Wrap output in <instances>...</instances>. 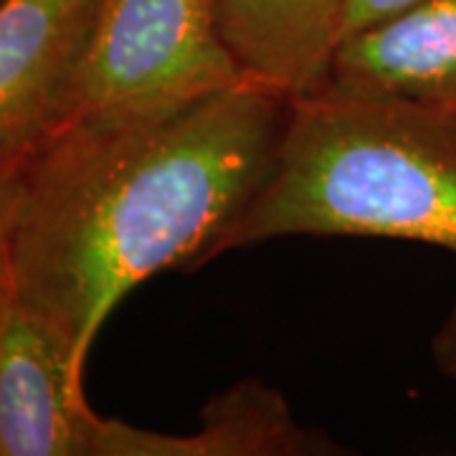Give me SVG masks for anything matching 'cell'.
I'll return each instance as SVG.
<instances>
[{
    "label": "cell",
    "instance_id": "obj_9",
    "mask_svg": "<svg viewBox=\"0 0 456 456\" xmlns=\"http://www.w3.org/2000/svg\"><path fill=\"white\" fill-rule=\"evenodd\" d=\"M41 140L26 142H0V272L8 254L11 231L16 224L18 208L26 191V178L31 167L33 152Z\"/></svg>",
    "mask_w": 456,
    "mask_h": 456
},
{
    "label": "cell",
    "instance_id": "obj_11",
    "mask_svg": "<svg viewBox=\"0 0 456 456\" xmlns=\"http://www.w3.org/2000/svg\"><path fill=\"white\" fill-rule=\"evenodd\" d=\"M431 355H434V362L439 365L441 373L456 378V294L452 310L444 317V322L431 340Z\"/></svg>",
    "mask_w": 456,
    "mask_h": 456
},
{
    "label": "cell",
    "instance_id": "obj_3",
    "mask_svg": "<svg viewBox=\"0 0 456 456\" xmlns=\"http://www.w3.org/2000/svg\"><path fill=\"white\" fill-rule=\"evenodd\" d=\"M244 82L218 0H99L46 134L94 114L173 110Z\"/></svg>",
    "mask_w": 456,
    "mask_h": 456
},
{
    "label": "cell",
    "instance_id": "obj_1",
    "mask_svg": "<svg viewBox=\"0 0 456 456\" xmlns=\"http://www.w3.org/2000/svg\"><path fill=\"white\" fill-rule=\"evenodd\" d=\"M289 97L244 82L173 110L94 114L33 152L3 274L77 370L150 277L208 264L272 170Z\"/></svg>",
    "mask_w": 456,
    "mask_h": 456
},
{
    "label": "cell",
    "instance_id": "obj_5",
    "mask_svg": "<svg viewBox=\"0 0 456 456\" xmlns=\"http://www.w3.org/2000/svg\"><path fill=\"white\" fill-rule=\"evenodd\" d=\"M322 89L456 112V0H419L345 36Z\"/></svg>",
    "mask_w": 456,
    "mask_h": 456
},
{
    "label": "cell",
    "instance_id": "obj_6",
    "mask_svg": "<svg viewBox=\"0 0 456 456\" xmlns=\"http://www.w3.org/2000/svg\"><path fill=\"white\" fill-rule=\"evenodd\" d=\"M99 0H0V142L41 140Z\"/></svg>",
    "mask_w": 456,
    "mask_h": 456
},
{
    "label": "cell",
    "instance_id": "obj_4",
    "mask_svg": "<svg viewBox=\"0 0 456 456\" xmlns=\"http://www.w3.org/2000/svg\"><path fill=\"white\" fill-rule=\"evenodd\" d=\"M110 428L82 370L0 272V456H107Z\"/></svg>",
    "mask_w": 456,
    "mask_h": 456
},
{
    "label": "cell",
    "instance_id": "obj_8",
    "mask_svg": "<svg viewBox=\"0 0 456 456\" xmlns=\"http://www.w3.org/2000/svg\"><path fill=\"white\" fill-rule=\"evenodd\" d=\"M320 431L294 421L281 393L259 380L224 391L203 411L193 434H170L167 456H307L335 454Z\"/></svg>",
    "mask_w": 456,
    "mask_h": 456
},
{
    "label": "cell",
    "instance_id": "obj_2",
    "mask_svg": "<svg viewBox=\"0 0 456 456\" xmlns=\"http://www.w3.org/2000/svg\"><path fill=\"white\" fill-rule=\"evenodd\" d=\"M284 236H368L456 254V112L327 89L289 99L272 170L218 256Z\"/></svg>",
    "mask_w": 456,
    "mask_h": 456
},
{
    "label": "cell",
    "instance_id": "obj_7",
    "mask_svg": "<svg viewBox=\"0 0 456 456\" xmlns=\"http://www.w3.org/2000/svg\"><path fill=\"white\" fill-rule=\"evenodd\" d=\"M345 0H218L226 44L251 82L284 97L322 89Z\"/></svg>",
    "mask_w": 456,
    "mask_h": 456
},
{
    "label": "cell",
    "instance_id": "obj_10",
    "mask_svg": "<svg viewBox=\"0 0 456 456\" xmlns=\"http://www.w3.org/2000/svg\"><path fill=\"white\" fill-rule=\"evenodd\" d=\"M413 3H419V0H345L338 44L345 36L360 31L365 26H373L378 20L393 16V13L403 11V8L413 5Z\"/></svg>",
    "mask_w": 456,
    "mask_h": 456
}]
</instances>
